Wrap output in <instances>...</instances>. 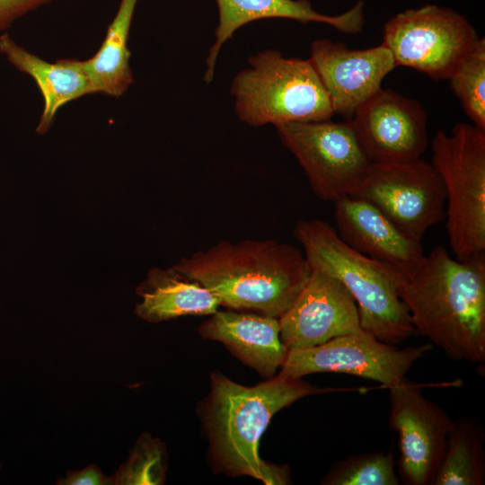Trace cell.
Listing matches in <instances>:
<instances>
[{"label": "cell", "mask_w": 485, "mask_h": 485, "mask_svg": "<svg viewBox=\"0 0 485 485\" xmlns=\"http://www.w3.org/2000/svg\"><path fill=\"white\" fill-rule=\"evenodd\" d=\"M346 390L319 387L303 378L278 375L257 385L245 386L213 372L209 392L197 408L208 443L211 468L216 473L249 476L266 485L290 484L287 465L265 462L259 454L260 440L271 419L304 397Z\"/></svg>", "instance_id": "cell-1"}, {"label": "cell", "mask_w": 485, "mask_h": 485, "mask_svg": "<svg viewBox=\"0 0 485 485\" xmlns=\"http://www.w3.org/2000/svg\"><path fill=\"white\" fill-rule=\"evenodd\" d=\"M399 295L415 331L450 359L485 361V254L464 260L441 245L402 278Z\"/></svg>", "instance_id": "cell-2"}, {"label": "cell", "mask_w": 485, "mask_h": 485, "mask_svg": "<svg viewBox=\"0 0 485 485\" xmlns=\"http://www.w3.org/2000/svg\"><path fill=\"white\" fill-rule=\"evenodd\" d=\"M172 267L210 290L223 306L278 319L295 301L312 272L298 248L271 239L220 241Z\"/></svg>", "instance_id": "cell-3"}, {"label": "cell", "mask_w": 485, "mask_h": 485, "mask_svg": "<svg viewBox=\"0 0 485 485\" xmlns=\"http://www.w3.org/2000/svg\"><path fill=\"white\" fill-rule=\"evenodd\" d=\"M294 236L311 268L331 274L348 289L357 304L363 331L392 345L413 335L410 313L399 295L404 278L399 271L347 245L323 220L297 222Z\"/></svg>", "instance_id": "cell-4"}, {"label": "cell", "mask_w": 485, "mask_h": 485, "mask_svg": "<svg viewBox=\"0 0 485 485\" xmlns=\"http://www.w3.org/2000/svg\"><path fill=\"white\" fill-rule=\"evenodd\" d=\"M248 64L231 86L235 113L247 125L322 121L334 115L309 59L287 58L268 49L250 57Z\"/></svg>", "instance_id": "cell-5"}, {"label": "cell", "mask_w": 485, "mask_h": 485, "mask_svg": "<svg viewBox=\"0 0 485 485\" xmlns=\"http://www.w3.org/2000/svg\"><path fill=\"white\" fill-rule=\"evenodd\" d=\"M431 164L445 193L449 245L456 259L485 251V130L458 123L432 140Z\"/></svg>", "instance_id": "cell-6"}, {"label": "cell", "mask_w": 485, "mask_h": 485, "mask_svg": "<svg viewBox=\"0 0 485 485\" xmlns=\"http://www.w3.org/2000/svg\"><path fill=\"white\" fill-rule=\"evenodd\" d=\"M478 40L464 16L427 4L392 17L384 25L383 44L397 66L411 67L439 80L449 78Z\"/></svg>", "instance_id": "cell-7"}, {"label": "cell", "mask_w": 485, "mask_h": 485, "mask_svg": "<svg viewBox=\"0 0 485 485\" xmlns=\"http://www.w3.org/2000/svg\"><path fill=\"white\" fill-rule=\"evenodd\" d=\"M275 127L322 200L336 202L350 196L372 163L349 120L289 122Z\"/></svg>", "instance_id": "cell-8"}, {"label": "cell", "mask_w": 485, "mask_h": 485, "mask_svg": "<svg viewBox=\"0 0 485 485\" xmlns=\"http://www.w3.org/2000/svg\"><path fill=\"white\" fill-rule=\"evenodd\" d=\"M371 203L410 237L445 218L446 193L433 165L421 158L401 163H371L350 195Z\"/></svg>", "instance_id": "cell-9"}, {"label": "cell", "mask_w": 485, "mask_h": 485, "mask_svg": "<svg viewBox=\"0 0 485 485\" xmlns=\"http://www.w3.org/2000/svg\"><path fill=\"white\" fill-rule=\"evenodd\" d=\"M431 346L406 347L379 340L361 330L304 349L288 350L278 376L297 379L317 373H340L380 383L390 388L405 380L411 366Z\"/></svg>", "instance_id": "cell-10"}, {"label": "cell", "mask_w": 485, "mask_h": 485, "mask_svg": "<svg viewBox=\"0 0 485 485\" xmlns=\"http://www.w3.org/2000/svg\"><path fill=\"white\" fill-rule=\"evenodd\" d=\"M389 428L398 436V476L406 485H432L444 459L454 419L403 380L388 388Z\"/></svg>", "instance_id": "cell-11"}, {"label": "cell", "mask_w": 485, "mask_h": 485, "mask_svg": "<svg viewBox=\"0 0 485 485\" xmlns=\"http://www.w3.org/2000/svg\"><path fill=\"white\" fill-rule=\"evenodd\" d=\"M349 122L372 163L420 158L428 146L427 113L420 103L391 89H380Z\"/></svg>", "instance_id": "cell-12"}, {"label": "cell", "mask_w": 485, "mask_h": 485, "mask_svg": "<svg viewBox=\"0 0 485 485\" xmlns=\"http://www.w3.org/2000/svg\"><path fill=\"white\" fill-rule=\"evenodd\" d=\"M278 321L280 339L288 350L319 346L362 330L357 304L348 289L317 268H312L306 285Z\"/></svg>", "instance_id": "cell-13"}, {"label": "cell", "mask_w": 485, "mask_h": 485, "mask_svg": "<svg viewBox=\"0 0 485 485\" xmlns=\"http://www.w3.org/2000/svg\"><path fill=\"white\" fill-rule=\"evenodd\" d=\"M327 92L334 114L349 120L366 101L381 89L383 79L397 66L382 43L349 49L342 42L314 40L309 58Z\"/></svg>", "instance_id": "cell-14"}, {"label": "cell", "mask_w": 485, "mask_h": 485, "mask_svg": "<svg viewBox=\"0 0 485 485\" xmlns=\"http://www.w3.org/2000/svg\"><path fill=\"white\" fill-rule=\"evenodd\" d=\"M334 203L335 230L347 245L392 267L404 278L420 267L425 258L420 241L401 231L371 203L352 196Z\"/></svg>", "instance_id": "cell-15"}, {"label": "cell", "mask_w": 485, "mask_h": 485, "mask_svg": "<svg viewBox=\"0 0 485 485\" xmlns=\"http://www.w3.org/2000/svg\"><path fill=\"white\" fill-rule=\"evenodd\" d=\"M218 11L216 40L206 58L204 81L210 84L219 52L234 33L249 22L271 18L290 19L302 23H326L342 33L356 34L362 31L364 4L357 2L339 15H327L315 11L308 0H215Z\"/></svg>", "instance_id": "cell-16"}, {"label": "cell", "mask_w": 485, "mask_h": 485, "mask_svg": "<svg viewBox=\"0 0 485 485\" xmlns=\"http://www.w3.org/2000/svg\"><path fill=\"white\" fill-rule=\"evenodd\" d=\"M198 333L205 340L223 343L267 379L275 375L288 353L280 339L278 319L257 313L217 310L199 326Z\"/></svg>", "instance_id": "cell-17"}, {"label": "cell", "mask_w": 485, "mask_h": 485, "mask_svg": "<svg viewBox=\"0 0 485 485\" xmlns=\"http://www.w3.org/2000/svg\"><path fill=\"white\" fill-rule=\"evenodd\" d=\"M0 54L17 70L29 75L38 85L44 107L36 132L46 134L60 108L87 94H93L84 61L64 58L50 63L18 45L8 33L0 35Z\"/></svg>", "instance_id": "cell-18"}, {"label": "cell", "mask_w": 485, "mask_h": 485, "mask_svg": "<svg viewBox=\"0 0 485 485\" xmlns=\"http://www.w3.org/2000/svg\"><path fill=\"white\" fill-rule=\"evenodd\" d=\"M136 293L141 301L134 313L150 323L187 315H210L221 305L210 290L172 267L149 269Z\"/></svg>", "instance_id": "cell-19"}, {"label": "cell", "mask_w": 485, "mask_h": 485, "mask_svg": "<svg viewBox=\"0 0 485 485\" xmlns=\"http://www.w3.org/2000/svg\"><path fill=\"white\" fill-rule=\"evenodd\" d=\"M137 2L120 0L100 48L93 57L84 61L93 93L120 98L134 84L128 41Z\"/></svg>", "instance_id": "cell-20"}, {"label": "cell", "mask_w": 485, "mask_h": 485, "mask_svg": "<svg viewBox=\"0 0 485 485\" xmlns=\"http://www.w3.org/2000/svg\"><path fill=\"white\" fill-rule=\"evenodd\" d=\"M484 443L485 432L476 419L462 416L454 419L432 485H484Z\"/></svg>", "instance_id": "cell-21"}, {"label": "cell", "mask_w": 485, "mask_h": 485, "mask_svg": "<svg viewBox=\"0 0 485 485\" xmlns=\"http://www.w3.org/2000/svg\"><path fill=\"white\" fill-rule=\"evenodd\" d=\"M323 485H399L392 451L349 455L322 478Z\"/></svg>", "instance_id": "cell-22"}, {"label": "cell", "mask_w": 485, "mask_h": 485, "mask_svg": "<svg viewBox=\"0 0 485 485\" xmlns=\"http://www.w3.org/2000/svg\"><path fill=\"white\" fill-rule=\"evenodd\" d=\"M167 470L164 443L144 432L132 447L129 457L110 476L111 485L163 484Z\"/></svg>", "instance_id": "cell-23"}, {"label": "cell", "mask_w": 485, "mask_h": 485, "mask_svg": "<svg viewBox=\"0 0 485 485\" xmlns=\"http://www.w3.org/2000/svg\"><path fill=\"white\" fill-rule=\"evenodd\" d=\"M451 89L460 100L473 125L485 130V40L474 48L449 76Z\"/></svg>", "instance_id": "cell-24"}, {"label": "cell", "mask_w": 485, "mask_h": 485, "mask_svg": "<svg viewBox=\"0 0 485 485\" xmlns=\"http://www.w3.org/2000/svg\"><path fill=\"white\" fill-rule=\"evenodd\" d=\"M55 0H0V31H5L19 18Z\"/></svg>", "instance_id": "cell-25"}, {"label": "cell", "mask_w": 485, "mask_h": 485, "mask_svg": "<svg viewBox=\"0 0 485 485\" xmlns=\"http://www.w3.org/2000/svg\"><path fill=\"white\" fill-rule=\"evenodd\" d=\"M57 485H111L110 476L103 474L95 464L79 471H68L65 477L57 481Z\"/></svg>", "instance_id": "cell-26"}, {"label": "cell", "mask_w": 485, "mask_h": 485, "mask_svg": "<svg viewBox=\"0 0 485 485\" xmlns=\"http://www.w3.org/2000/svg\"><path fill=\"white\" fill-rule=\"evenodd\" d=\"M0 470H1V464H0Z\"/></svg>", "instance_id": "cell-27"}]
</instances>
